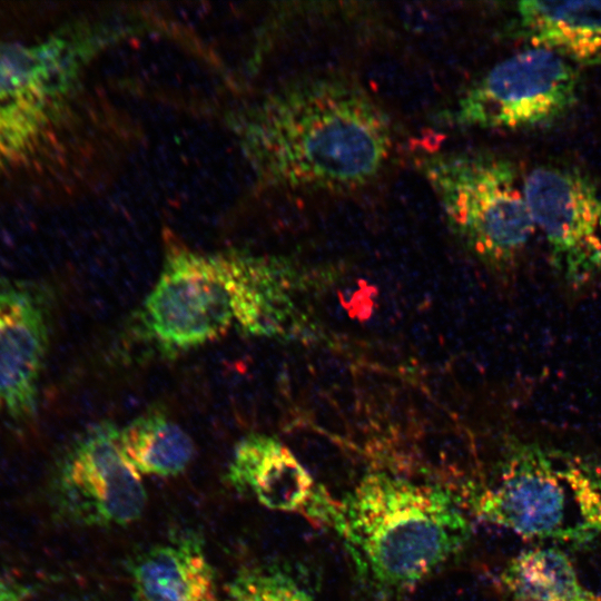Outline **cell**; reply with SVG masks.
I'll use <instances>...</instances> for the list:
<instances>
[{
  "instance_id": "6",
  "label": "cell",
  "mask_w": 601,
  "mask_h": 601,
  "mask_svg": "<svg viewBox=\"0 0 601 601\" xmlns=\"http://www.w3.org/2000/svg\"><path fill=\"white\" fill-rule=\"evenodd\" d=\"M580 75L563 56L529 47L496 63L435 116L464 129H529L550 125L577 104Z\"/></svg>"
},
{
  "instance_id": "17",
  "label": "cell",
  "mask_w": 601,
  "mask_h": 601,
  "mask_svg": "<svg viewBox=\"0 0 601 601\" xmlns=\"http://www.w3.org/2000/svg\"><path fill=\"white\" fill-rule=\"evenodd\" d=\"M31 593V584L0 573V601H27Z\"/></svg>"
},
{
  "instance_id": "4",
  "label": "cell",
  "mask_w": 601,
  "mask_h": 601,
  "mask_svg": "<svg viewBox=\"0 0 601 601\" xmlns=\"http://www.w3.org/2000/svg\"><path fill=\"white\" fill-rule=\"evenodd\" d=\"M479 520L528 540L587 545L601 539V461L511 439L470 496Z\"/></svg>"
},
{
  "instance_id": "11",
  "label": "cell",
  "mask_w": 601,
  "mask_h": 601,
  "mask_svg": "<svg viewBox=\"0 0 601 601\" xmlns=\"http://www.w3.org/2000/svg\"><path fill=\"white\" fill-rule=\"evenodd\" d=\"M228 482L252 493L265 508L294 512L331 526L337 500L313 479L295 454L276 437L245 436L236 446Z\"/></svg>"
},
{
  "instance_id": "16",
  "label": "cell",
  "mask_w": 601,
  "mask_h": 601,
  "mask_svg": "<svg viewBox=\"0 0 601 601\" xmlns=\"http://www.w3.org/2000/svg\"><path fill=\"white\" fill-rule=\"evenodd\" d=\"M230 589L242 601H318L295 578L276 569L245 570Z\"/></svg>"
},
{
  "instance_id": "12",
  "label": "cell",
  "mask_w": 601,
  "mask_h": 601,
  "mask_svg": "<svg viewBox=\"0 0 601 601\" xmlns=\"http://www.w3.org/2000/svg\"><path fill=\"white\" fill-rule=\"evenodd\" d=\"M512 35L573 63L601 66V1H521Z\"/></svg>"
},
{
  "instance_id": "2",
  "label": "cell",
  "mask_w": 601,
  "mask_h": 601,
  "mask_svg": "<svg viewBox=\"0 0 601 601\" xmlns=\"http://www.w3.org/2000/svg\"><path fill=\"white\" fill-rule=\"evenodd\" d=\"M257 139L266 170L293 187L342 191L376 178L394 144L390 116L348 75L305 77L269 99Z\"/></svg>"
},
{
  "instance_id": "9",
  "label": "cell",
  "mask_w": 601,
  "mask_h": 601,
  "mask_svg": "<svg viewBox=\"0 0 601 601\" xmlns=\"http://www.w3.org/2000/svg\"><path fill=\"white\" fill-rule=\"evenodd\" d=\"M56 490L61 509L88 525H126L146 504L140 474L124 455L119 431L102 422L88 428L61 460Z\"/></svg>"
},
{
  "instance_id": "15",
  "label": "cell",
  "mask_w": 601,
  "mask_h": 601,
  "mask_svg": "<svg viewBox=\"0 0 601 601\" xmlns=\"http://www.w3.org/2000/svg\"><path fill=\"white\" fill-rule=\"evenodd\" d=\"M121 451L139 474L175 476L195 454L190 436L161 413L138 416L119 431Z\"/></svg>"
},
{
  "instance_id": "13",
  "label": "cell",
  "mask_w": 601,
  "mask_h": 601,
  "mask_svg": "<svg viewBox=\"0 0 601 601\" xmlns=\"http://www.w3.org/2000/svg\"><path fill=\"white\" fill-rule=\"evenodd\" d=\"M134 601H216V581L199 543L181 539L142 554L131 571Z\"/></svg>"
},
{
  "instance_id": "5",
  "label": "cell",
  "mask_w": 601,
  "mask_h": 601,
  "mask_svg": "<svg viewBox=\"0 0 601 601\" xmlns=\"http://www.w3.org/2000/svg\"><path fill=\"white\" fill-rule=\"evenodd\" d=\"M417 167L464 246L493 270H511L535 229L513 164L486 152L441 151L418 158Z\"/></svg>"
},
{
  "instance_id": "8",
  "label": "cell",
  "mask_w": 601,
  "mask_h": 601,
  "mask_svg": "<svg viewBox=\"0 0 601 601\" xmlns=\"http://www.w3.org/2000/svg\"><path fill=\"white\" fill-rule=\"evenodd\" d=\"M524 193L558 278L572 292L592 284L601 276V185L578 169L546 165L524 178Z\"/></svg>"
},
{
  "instance_id": "14",
  "label": "cell",
  "mask_w": 601,
  "mask_h": 601,
  "mask_svg": "<svg viewBox=\"0 0 601 601\" xmlns=\"http://www.w3.org/2000/svg\"><path fill=\"white\" fill-rule=\"evenodd\" d=\"M512 601H601L580 580L570 556L554 545L535 546L513 556L500 574Z\"/></svg>"
},
{
  "instance_id": "3",
  "label": "cell",
  "mask_w": 601,
  "mask_h": 601,
  "mask_svg": "<svg viewBox=\"0 0 601 601\" xmlns=\"http://www.w3.org/2000/svg\"><path fill=\"white\" fill-rule=\"evenodd\" d=\"M331 528L362 581L385 598L413 590L472 535L450 490L384 471L365 474L337 500Z\"/></svg>"
},
{
  "instance_id": "10",
  "label": "cell",
  "mask_w": 601,
  "mask_h": 601,
  "mask_svg": "<svg viewBox=\"0 0 601 601\" xmlns=\"http://www.w3.org/2000/svg\"><path fill=\"white\" fill-rule=\"evenodd\" d=\"M50 324L46 288L0 276V423L21 426L37 417Z\"/></svg>"
},
{
  "instance_id": "1",
  "label": "cell",
  "mask_w": 601,
  "mask_h": 601,
  "mask_svg": "<svg viewBox=\"0 0 601 601\" xmlns=\"http://www.w3.org/2000/svg\"><path fill=\"white\" fill-rule=\"evenodd\" d=\"M302 269L285 258L171 249L139 312L145 336L167 353L188 351L229 329L293 338L305 323Z\"/></svg>"
},
{
  "instance_id": "7",
  "label": "cell",
  "mask_w": 601,
  "mask_h": 601,
  "mask_svg": "<svg viewBox=\"0 0 601 601\" xmlns=\"http://www.w3.org/2000/svg\"><path fill=\"white\" fill-rule=\"evenodd\" d=\"M69 42L0 40V169L22 166L47 142L68 96Z\"/></svg>"
}]
</instances>
